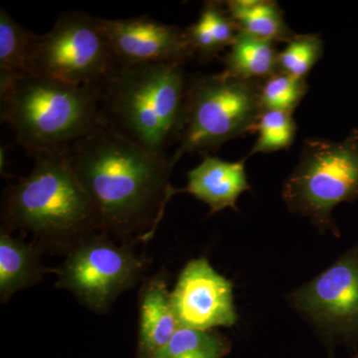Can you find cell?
<instances>
[{
    "label": "cell",
    "mask_w": 358,
    "mask_h": 358,
    "mask_svg": "<svg viewBox=\"0 0 358 358\" xmlns=\"http://www.w3.org/2000/svg\"><path fill=\"white\" fill-rule=\"evenodd\" d=\"M73 173L95 205L102 232L117 242L147 243L174 196L173 166L103 126L64 152Z\"/></svg>",
    "instance_id": "1"
},
{
    "label": "cell",
    "mask_w": 358,
    "mask_h": 358,
    "mask_svg": "<svg viewBox=\"0 0 358 358\" xmlns=\"http://www.w3.org/2000/svg\"><path fill=\"white\" fill-rule=\"evenodd\" d=\"M33 157L29 176L2 194L1 229L29 233L42 252L66 255L85 238L102 232L100 216L63 152Z\"/></svg>",
    "instance_id": "2"
},
{
    "label": "cell",
    "mask_w": 358,
    "mask_h": 358,
    "mask_svg": "<svg viewBox=\"0 0 358 358\" xmlns=\"http://www.w3.org/2000/svg\"><path fill=\"white\" fill-rule=\"evenodd\" d=\"M182 64L119 65L101 86L105 126L150 152L166 155L185 122L189 82Z\"/></svg>",
    "instance_id": "3"
},
{
    "label": "cell",
    "mask_w": 358,
    "mask_h": 358,
    "mask_svg": "<svg viewBox=\"0 0 358 358\" xmlns=\"http://www.w3.org/2000/svg\"><path fill=\"white\" fill-rule=\"evenodd\" d=\"M0 115L32 157L64 152L73 143L105 126L101 86H75L25 74L0 90Z\"/></svg>",
    "instance_id": "4"
},
{
    "label": "cell",
    "mask_w": 358,
    "mask_h": 358,
    "mask_svg": "<svg viewBox=\"0 0 358 358\" xmlns=\"http://www.w3.org/2000/svg\"><path fill=\"white\" fill-rule=\"evenodd\" d=\"M282 196L292 213L308 218L322 234L341 237L333 212L358 199V129L341 141L306 140Z\"/></svg>",
    "instance_id": "5"
},
{
    "label": "cell",
    "mask_w": 358,
    "mask_h": 358,
    "mask_svg": "<svg viewBox=\"0 0 358 358\" xmlns=\"http://www.w3.org/2000/svg\"><path fill=\"white\" fill-rule=\"evenodd\" d=\"M260 82L221 74L193 78L188 87L176 166L185 154L215 150L226 141L256 133L264 112Z\"/></svg>",
    "instance_id": "6"
},
{
    "label": "cell",
    "mask_w": 358,
    "mask_h": 358,
    "mask_svg": "<svg viewBox=\"0 0 358 358\" xmlns=\"http://www.w3.org/2000/svg\"><path fill=\"white\" fill-rule=\"evenodd\" d=\"M103 232L85 238L66 254L54 270L58 289L70 292L84 307L107 313L122 293L143 281L148 268L147 257Z\"/></svg>",
    "instance_id": "7"
},
{
    "label": "cell",
    "mask_w": 358,
    "mask_h": 358,
    "mask_svg": "<svg viewBox=\"0 0 358 358\" xmlns=\"http://www.w3.org/2000/svg\"><path fill=\"white\" fill-rule=\"evenodd\" d=\"M119 65L96 18L84 13L63 14L28 48V74L75 86H102Z\"/></svg>",
    "instance_id": "8"
},
{
    "label": "cell",
    "mask_w": 358,
    "mask_h": 358,
    "mask_svg": "<svg viewBox=\"0 0 358 358\" xmlns=\"http://www.w3.org/2000/svg\"><path fill=\"white\" fill-rule=\"evenodd\" d=\"M289 300L331 343H358V243L294 289Z\"/></svg>",
    "instance_id": "9"
},
{
    "label": "cell",
    "mask_w": 358,
    "mask_h": 358,
    "mask_svg": "<svg viewBox=\"0 0 358 358\" xmlns=\"http://www.w3.org/2000/svg\"><path fill=\"white\" fill-rule=\"evenodd\" d=\"M171 301L179 327L213 331L236 324L233 285L205 257L192 259L181 271Z\"/></svg>",
    "instance_id": "10"
},
{
    "label": "cell",
    "mask_w": 358,
    "mask_h": 358,
    "mask_svg": "<svg viewBox=\"0 0 358 358\" xmlns=\"http://www.w3.org/2000/svg\"><path fill=\"white\" fill-rule=\"evenodd\" d=\"M96 22L120 65L183 63L195 54L186 28L164 24L148 16L96 18Z\"/></svg>",
    "instance_id": "11"
},
{
    "label": "cell",
    "mask_w": 358,
    "mask_h": 358,
    "mask_svg": "<svg viewBox=\"0 0 358 358\" xmlns=\"http://www.w3.org/2000/svg\"><path fill=\"white\" fill-rule=\"evenodd\" d=\"M250 190L244 159L232 162L205 155L187 173V185L174 188V195L189 193L208 205L212 215L227 208L238 211L240 195Z\"/></svg>",
    "instance_id": "12"
},
{
    "label": "cell",
    "mask_w": 358,
    "mask_h": 358,
    "mask_svg": "<svg viewBox=\"0 0 358 358\" xmlns=\"http://www.w3.org/2000/svg\"><path fill=\"white\" fill-rule=\"evenodd\" d=\"M138 357L152 358L180 329L164 271L143 281L138 294Z\"/></svg>",
    "instance_id": "13"
},
{
    "label": "cell",
    "mask_w": 358,
    "mask_h": 358,
    "mask_svg": "<svg viewBox=\"0 0 358 358\" xmlns=\"http://www.w3.org/2000/svg\"><path fill=\"white\" fill-rule=\"evenodd\" d=\"M42 250L0 229V301L6 303L17 292L31 288L46 272L42 265Z\"/></svg>",
    "instance_id": "14"
},
{
    "label": "cell",
    "mask_w": 358,
    "mask_h": 358,
    "mask_svg": "<svg viewBox=\"0 0 358 358\" xmlns=\"http://www.w3.org/2000/svg\"><path fill=\"white\" fill-rule=\"evenodd\" d=\"M226 9L239 31L271 42L289 43L296 36L278 4L270 0H231Z\"/></svg>",
    "instance_id": "15"
},
{
    "label": "cell",
    "mask_w": 358,
    "mask_h": 358,
    "mask_svg": "<svg viewBox=\"0 0 358 358\" xmlns=\"http://www.w3.org/2000/svg\"><path fill=\"white\" fill-rule=\"evenodd\" d=\"M279 54L274 42L239 31L226 56L225 72L249 81H266L279 72Z\"/></svg>",
    "instance_id": "16"
},
{
    "label": "cell",
    "mask_w": 358,
    "mask_h": 358,
    "mask_svg": "<svg viewBox=\"0 0 358 358\" xmlns=\"http://www.w3.org/2000/svg\"><path fill=\"white\" fill-rule=\"evenodd\" d=\"M186 31L194 53L201 59H209L231 47L239 30L223 4L210 1L205 4L199 20L186 28Z\"/></svg>",
    "instance_id": "17"
},
{
    "label": "cell",
    "mask_w": 358,
    "mask_h": 358,
    "mask_svg": "<svg viewBox=\"0 0 358 358\" xmlns=\"http://www.w3.org/2000/svg\"><path fill=\"white\" fill-rule=\"evenodd\" d=\"M33 33L0 8V90L28 74L27 55Z\"/></svg>",
    "instance_id": "18"
},
{
    "label": "cell",
    "mask_w": 358,
    "mask_h": 358,
    "mask_svg": "<svg viewBox=\"0 0 358 358\" xmlns=\"http://www.w3.org/2000/svg\"><path fill=\"white\" fill-rule=\"evenodd\" d=\"M231 341L217 331L180 329L152 358H223L231 350Z\"/></svg>",
    "instance_id": "19"
},
{
    "label": "cell",
    "mask_w": 358,
    "mask_h": 358,
    "mask_svg": "<svg viewBox=\"0 0 358 358\" xmlns=\"http://www.w3.org/2000/svg\"><path fill=\"white\" fill-rule=\"evenodd\" d=\"M296 129L292 113L264 110L257 124L258 138L248 157L287 150L293 145Z\"/></svg>",
    "instance_id": "20"
},
{
    "label": "cell",
    "mask_w": 358,
    "mask_h": 358,
    "mask_svg": "<svg viewBox=\"0 0 358 358\" xmlns=\"http://www.w3.org/2000/svg\"><path fill=\"white\" fill-rule=\"evenodd\" d=\"M322 41L319 35H296L279 54V71L289 76L305 79L322 57Z\"/></svg>",
    "instance_id": "21"
},
{
    "label": "cell",
    "mask_w": 358,
    "mask_h": 358,
    "mask_svg": "<svg viewBox=\"0 0 358 358\" xmlns=\"http://www.w3.org/2000/svg\"><path fill=\"white\" fill-rule=\"evenodd\" d=\"M307 92L305 79L289 76L279 71L268 78L261 87V102L264 110L293 113Z\"/></svg>",
    "instance_id": "22"
},
{
    "label": "cell",
    "mask_w": 358,
    "mask_h": 358,
    "mask_svg": "<svg viewBox=\"0 0 358 358\" xmlns=\"http://www.w3.org/2000/svg\"><path fill=\"white\" fill-rule=\"evenodd\" d=\"M350 358H358V353H357L355 355H353V357Z\"/></svg>",
    "instance_id": "23"
}]
</instances>
